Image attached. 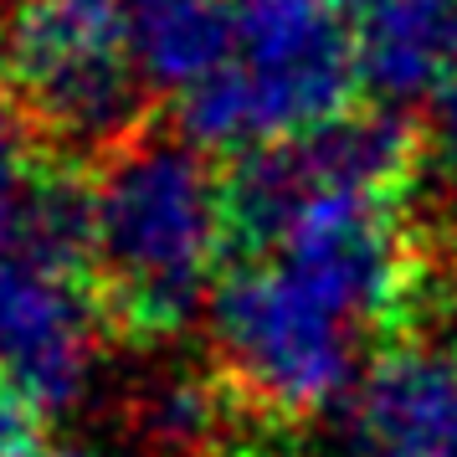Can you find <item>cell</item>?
<instances>
[{
    "mask_svg": "<svg viewBox=\"0 0 457 457\" xmlns=\"http://www.w3.org/2000/svg\"><path fill=\"white\" fill-rule=\"evenodd\" d=\"M231 242L227 175L190 139L134 134L93 180L87 283L108 329L124 339H175L211 303Z\"/></svg>",
    "mask_w": 457,
    "mask_h": 457,
    "instance_id": "cell-1",
    "label": "cell"
},
{
    "mask_svg": "<svg viewBox=\"0 0 457 457\" xmlns=\"http://www.w3.org/2000/svg\"><path fill=\"white\" fill-rule=\"evenodd\" d=\"M360 83L350 0H231V52L175 98L180 139L252 154L350 113Z\"/></svg>",
    "mask_w": 457,
    "mask_h": 457,
    "instance_id": "cell-2",
    "label": "cell"
},
{
    "mask_svg": "<svg viewBox=\"0 0 457 457\" xmlns=\"http://www.w3.org/2000/svg\"><path fill=\"white\" fill-rule=\"evenodd\" d=\"M206 324L216 375L262 421H309L360 386V329L278 257H247L221 272Z\"/></svg>",
    "mask_w": 457,
    "mask_h": 457,
    "instance_id": "cell-3",
    "label": "cell"
},
{
    "mask_svg": "<svg viewBox=\"0 0 457 457\" xmlns=\"http://www.w3.org/2000/svg\"><path fill=\"white\" fill-rule=\"evenodd\" d=\"M5 78L46 145L113 154L134 139L149 87L129 46V0H11Z\"/></svg>",
    "mask_w": 457,
    "mask_h": 457,
    "instance_id": "cell-4",
    "label": "cell"
},
{
    "mask_svg": "<svg viewBox=\"0 0 457 457\" xmlns=\"http://www.w3.org/2000/svg\"><path fill=\"white\" fill-rule=\"evenodd\" d=\"M416 134L395 113H345L283 145L242 154L227 175L231 242L237 252H272L288 221L319 190H380L401 195L416 175Z\"/></svg>",
    "mask_w": 457,
    "mask_h": 457,
    "instance_id": "cell-5",
    "label": "cell"
},
{
    "mask_svg": "<svg viewBox=\"0 0 457 457\" xmlns=\"http://www.w3.org/2000/svg\"><path fill=\"white\" fill-rule=\"evenodd\" d=\"M272 252L354 329H391L411 309L416 252L401 227V195L319 190L272 242Z\"/></svg>",
    "mask_w": 457,
    "mask_h": 457,
    "instance_id": "cell-6",
    "label": "cell"
},
{
    "mask_svg": "<svg viewBox=\"0 0 457 457\" xmlns=\"http://www.w3.org/2000/svg\"><path fill=\"white\" fill-rule=\"evenodd\" d=\"M108 319L87 278L0 257V380L62 411L93 380Z\"/></svg>",
    "mask_w": 457,
    "mask_h": 457,
    "instance_id": "cell-7",
    "label": "cell"
},
{
    "mask_svg": "<svg viewBox=\"0 0 457 457\" xmlns=\"http://www.w3.org/2000/svg\"><path fill=\"white\" fill-rule=\"evenodd\" d=\"M350 457H457V345L395 339L350 395Z\"/></svg>",
    "mask_w": 457,
    "mask_h": 457,
    "instance_id": "cell-8",
    "label": "cell"
},
{
    "mask_svg": "<svg viewBox=\"0 0 457 457\" xmlns=\"http://www.w3.org/2000/svg\"><path fill=\"white\" fill-rule=\"evenodd\" d=\"M360 83L380 104L436 98L457 72V0H350Z\"/></svg>",
    "mask_w": 457,
    "mask_h": 457,
    "instance_id": "cell-9",
    "label": "cell"
},
{
    "mask_svg": "<svg viewBox=\"0 0 457 457\" xmlns=\"http://www.w3.org/2000/svg\"><path fill=\"white\" fill-rule=\"evenodd\" d=\"M129 46L149 93L186 98L227 62L231 0H129Z\"/></svg>",
    "mask_w": 457,
    "mask_h": 457,
    "instance_id": "cell-10",
    "label": "cell"
},
{
    "mask_svg": "<svg viewBox=\"0 0 457 457\" xmlns=\"http://www.w3.org/2000/svg\"><path fill=\"white\" fill-rule=\"evenodd\" d=\"M242 411L221 375H170L149 391L139 432L165 457H211L227 436V416Z\"/></svg>",
    "mask_w": 457,
    "mask_h": 457,
    "instance_id": "cell-11",
    "label": "cell"
},
{
    "mask_svg": "<svg viewBox=\"0 0 457 457\" xmlns=\"http://www.w3.org/2000/svg\"><path fill=\"white\" fill-rule=\"evenodd\" d=\"M46 411L0 380V457H46Z\"/></svg>",
    "mask_w": 457,
    "mask_h": 457,
    "instance_id": "cell-12",
    "label": "cell"
},
{
    "mask_svg": "<svg viewBox=\"0 0 457 457\" xmlns=\"http://www.w3.org/2000/svg\"><path fill=\"white\" fill-rule=\"evenodd\" d=\"M432 145H436V160L457 175V72L432 98Z\"/></svg>",
    "mask_w": 457,
    "mask_h": 457,
    "instance_id": "cell-13",
    "label": "cell"
},
{
    "mask_svg": "<svg viewBox=\"0 0 457 457\" xmlns=\"http://www.w3.org/2000/svg\"><path fill=\"white\" fill-rule=\"evenodd\" d=\"M21 108H16V93H11V78H5V62H0V160L5 154H21Z\"/></svg>",
    "mask_w": 457,
    "mask_h": 457,
    "instance_id": "cell-14",
    "label": "cell"
},
{
    "mask_svg": "<svg viewBox=\"0 0 457 457\" xmlns=\"http://www.w3.org/2000/svg\"><path fill=\"white\" fill-rule=\"evenodd\" d=\"M211 457H298L288 447H268V442H237V447H216Z\"/></svg>",
    "mask_w": 457,
    "mask_h": 457,
    "instance_id": "cell-15",
    "label": "cell"
},
{
    "mask_svg": "<svg viewBox=\"0 0 457 457\" xmlns=\"http://www.w3.org/2000/svg\"><path fill=\"white\" fill-rule=\"evenodd\" d=\"M46 457H93V453H83V447H67V453H46Z\"/></svg>",
    "mask_w": 457,
    "mask_h": 457,
    "instance_id": "cell-16",
    "label": "cell"
},
{
    "mask_svg": "<svg viewBox=\"0 0 457 457\" xmlns=\"http://www.w3.org/2000/svg\"><path fill=\"white\" fill-rule=\"evenodd\" d=\"M5 11H11V0H0V16H5Z\"/></svg>",
    "mask_w": 457,
    "mask_h": 457,
    "instance_id": "cell-17",
    "label": "cell"
}]
</instances>
